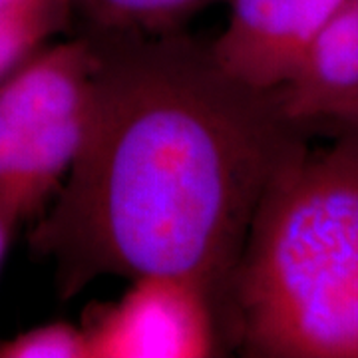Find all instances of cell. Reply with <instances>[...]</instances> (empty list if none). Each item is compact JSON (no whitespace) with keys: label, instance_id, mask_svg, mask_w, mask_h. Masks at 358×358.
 <instances>
[{"label":"cell","instance_id":"cell-5","mask_svg":"<svg viewBox=\"0 0 358 358\" xmlns=\"http://www.w3.org/2000/svg\"><path fill=\"white\" fill-rule=\"evenodd\" d=\"M343 0H225L227 24L209 46L221 68L257 90L282 88Z\"/></svg>","mask_w":358,"mask_h":358},{"label":"cell","instance_id":"cell-2","mask_svg":"<svg viewBox=\"0 0 358 358\" xmlns=\"http://www.w3.org/2000/svg\"><path fill=\"white\" fill-rule=\"evenodd\" d=\"M247 357L358 358V148H308L268 187L219 305Z\"/></svg>","mask_w":358,"mask_h":358},{"label":"cell","instance_id":"cell-12","mask_svg":"<svg viewBox=\"0 0 358 358\" xmlns=\"http://www.w3.org/2000/svg\"><path fill=\"white\" fill-rule=\"evenodd\" d=\"M30 2H50V0H0V6H14V4H30ZM76 4V0H64Z\"/></svg>","mask_w":358,"mask_h":358},{"label":"cell","instance_id":"cell-11","mask_svg":"<svg viewBox=\"0 0 358 358\" xmlns=\"http://www.w3.org/2000/svg\"><path fill=\"white\" fill-rule=\"evenodd\" d=\"M336 138H345V140H348L350 143H355L358 148V124L357 126H352V128H348L346 131H343V134H338Z\"/></svg>","mask_w":358,"mask_h":358},{"label":"cell","instance_id":"cell-9","mask_svg":"<svg viewBox=\"0 0 358 358\" xmlns=\"http://www.w3.org/2000/svg\"><path fill=\"white\" fill-rule=\"evenodd\" d=\"M0 358H90L82 324L46 322L0 341Z\"/></svg>","mask_w":358,"mask_h":358},{"label":"cell","instance_id":"cell-10","mask_svg":"<svg viewBox=\"0 0 358 358\" xmlns=\"http://www.w3.org/2000/svg\"><path fill=\"white\" fill-rule=\"evenodd\" d=\"M16 229H18V223L8 213H4L0 209V267H2L4 259L8 255V249H10Z\"/></svg>","mask_w":358,"mask_h":358},{"label":"cell","instance_id":"cell-7","mask_svg":"<svg viewBox=\"0 0 358 358\" xmlns=\"http://www.w3.org/2000/svg\"><path fill=\"white\" fill-rule=\"evenodd\" d=\"M217 2L225 0H76V14L96 30L164 34Z\"/></svg>","mask_w":358,"mask_h":358},{"label":"cell","instance_id":"cell-1","mask_svg":"<svg viewBox=\"0 0 358 358\" xmlns=\"http://www.w3.org/2000/svg\"><path fill=\"white\" fill-rule=\"evenodd\" d=\"M86 32L88 126L30 245L64 299L103 275H171L199 285L219 313L259 205L313 134L279 90L235 80L181 30Z\"/></svg>","mask_w":358,"mask_h":358},{"label":"cell","instance_id":"cell-6","mask_svg":"<svg viewBox=\"0 0 358 358\" xmlns=\"http://www.w3.org/2000/svg\"><path fill=\"white\" fill-rule=\"evenodd\" d=\"M285 112L333 138L358 124V0H343L301 68L279 88Z\"/></svg>","mask_w":358,"mask_h":358},{"label":"cell","instance_id":"cell-8","mask_svg":"<svg viewBox=\"0 0 358 358\" xmlns=\"http://www.w3.org/2000/svg\"><path fill=\"white\" fill-rule=\"evenodd\" d=\"M76 4L64 0L0 6V80L68 28Z\"/></svg>","mask_w":358,"mask_h":358},{"label":"cell","instance_id":"cell-4","mask_svg":"<svg viewBox=\"0 0 358 358\" xmlns=\"http://www.w3.org/2000/svg\"><path fill=\"white\" fill-rule=\"evenodd\" d=\"M90 358H205L219 355L217 308L199 285L143 275L114 303L90 308Z\"/></svg>","mask_w":358,"mask_h":358},{"label":"cell","instance_id":"cell-3","mask_svg":"<svg viewBox=\"0 0 358 358\" xmlns=\"http://www.w3.org/2000/svg\"><path fill=\"white\" fill-rule=\"evenodd\" d=\"M96 46L52 40L0 80V209L20 225L62 187L86 134Z\"/></svg>","mask_w":358,"mask_h":358}]
</instances>
